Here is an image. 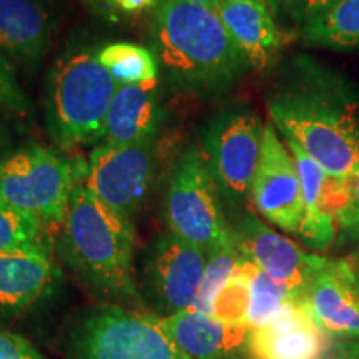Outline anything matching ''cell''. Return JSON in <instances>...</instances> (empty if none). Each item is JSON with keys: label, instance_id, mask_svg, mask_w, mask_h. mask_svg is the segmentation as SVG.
<instances>
[{"label": "cell", "instance_id": "obj_16", "mask_svg": "<svg viewBox=\"0 0 359 359\" xmlns=\"http://www.w3.org/2000/svg\"><path fill=\"white\" fill-rule=\"evenodd\" d=\"M160 321L191 359H230L246 348L250 334L248 325H228L195 309H183Z\"/></svg>", "mask_w": 359, "mask_h": 359}, {"label": "cell", "instance_id": "obj_28", "mask_svg": "<svg viewBox=\"0 0 359 359\" xmlns=\"http://www.w3.org/2000/svg\"><path fill=\"white\" fill-rule=\"evenodd\" d=\"M0 110L25 116L30 111V100L17 80L11 58L0 50Z\"/></svg>", "mask_w": 359, "mask_h": 359}, {"label": "cell", "instance_id": "obj_18", "mask_svg": "<svg viewBox=\"0 0 359 359\" xmlns=\"http://www.w3.org/2000/svg\"><path fill=\"white\" fill-rule=\"evenodd\" d=\"M155 83L118 85L111 98L103 143L137 145L155 140L161 122V105Z\"/></svg>", "mask_w": 359, "mask_h": 359}, {"label": "cell", "instance_id": "obj_25", "mask_svg": "<svg viewBox=\"0 0 359 359\" xmlns=\"http://www.w3.org/2000/svg\"><path fill=\"white\" fill-rule=\"evenodd\" d=\"M238 259H240V251L236 248L235 240L210 251L208 257H206L198 296H196V302L191 309L203 314H212L215 296L219 293V290L226 285V281L235 273Z\"/></svg>", "mask_w": 359, "mask_h": 359}, {"label": "cell", "instance_id": "obj_2", "mask_svg": "<svg viewBox=\"0 0 359 359\" xmlns=\"http://www.w3.org/2000/svg\"><path fill=\"white\" fill-rule=\"evenodd\" d=\"M156 57L180 87L201 95L228 90L248 69L218 12L188 0L155 7Z\"/></svg>", "mask_w": 359, "mask_h": 359}, {"label": "cell", "instance_id": "obj_1", "mask_svg": "<svg viewBox=\"0 0 359 359\" xmlns=\"http://www.w3.org/2000/svg\"><path fill=\"white\" fill-rule=\"evenodd\" d=\"M296 67L293 80L269 97V118L285 140L343 182L359 163V92L311 58H298Z\"/></svg>", "mask_w": 359, "mask_h": 359}, {"label": "cell", "instance_id": "obj_23", "mask_svg": "<svg viewBox=\"0 0 359 359\" xmlns=\"http://www.w3.org/2000/svg\"><path fill=\"white\" fill-rule=\"evenodd\" d=\"M97 57L118 85L155 83L158 79V57L143 45L109 43L97 50Z\"/></svg>", "mask_w": 359, "mask_h": 359}, {"label": "cell", "instance_id": "obj_33", "mask_svg": "<svg viewBox=\"0 0 359 359\" xmlns=\"http://www.w3.org/2000/svg\"><path fill=\"white\" fill-rule=\"evenodd\" d=\"M333 359H359V339H353L339 346Z\"/></svg>", "mask_w": 359, "mask_h": 359}, {"label": "cell", "instance_id": "obj_14", "mask_svg": "<svg viewBox=\"0 0 359 359\" xmlns=\"http://www.w3.org/2000/svg\"><path fill=\"white\" fill-rule=\"evenodd\" d=\"M217 12L251 69L263 72L276 64L285 35L264 0H224Z\"/></svg>", "mask_w": 359, "mask_h": 359}, {"label": "cell", "instance_id": "obj_7", "mask_svg": "<svg viewBox=\"0 0 359 359\" xmlns=\"http://www.w3.org/2000/svg\"><path fill=\"white\" fill-rule=\"evenodd\" d=\"M218 187L205 156L190 147L175 165L165 195V218L170 233L206 255L235 240L223 217Z\"/></svg>", "mask_w": 359, "mask_h": 359}, {"label": "cell", "instance_id": "obj_37", "mask_svg": "<svg viewBox=\"0 0 359 359\" xmlns=\"http://www.w3.org/2000/svg\"><path fill=\"white\" fill-rule=\"evenodd\" d=\"M103 2H105V0H103Z\"/></svg>", "mask_w": 359, "mask_h": 359}, {"label": "cell", "instance_id": "obj_4", "mask_svg": "<svg viewBox=\"0 0 359 359\" xmlns=\"http://www.w3.org/2000/svg\"><path fill=\"white\" fill-rule=\"evenodd\" d=\"M118 83L93 50H72L57 60L47 85V132L60 148L102 140Z\"/></svg>", "mask_w": 359, "mask_h": 359}, {"label": "cell", "instance_id": "obj_9", "mask_svg": "<svg viewBox=\"0 0 359 359\" xmlns=\"http://www.w3.org/2000/svg\"><path fill=\"white\" fill-rule=\"evenodd\" d=\"M155 167V140L137 145L100 143L90 154L83 185L130 219L150 193Z\"/></svg>", "mask_w": 359, "mask_h": 359}, {"label": "cell", "instance_id": "obj_35", "mask_svg": "<svg viewBox=\"0 0 359 359\" xmlns=\"http://www.w3.org/2000/svg\"><path fill=\"white\" fill-rule=\"evenodd\" d=\"M188 2L198 4V6H205L208 8H213V11H217L218 8V0H188Z\"/></svg>", "mask_w": 359, "mask_h": 359}, {"label": "cell", "instance_id": "obj_20", "mask_svg": "<svg viewBox=\"0 0 359 359\" xmlns=\"http://www.w3.org/2000/svg\"><path fill=\"white\" fill-rule=\"evenodd\" d=\"M53 22L42 0H0V50L25 65L39 64Z\"/></svg>", "mask_w": 359, "mask_h": 359}, {"label": "cell", "instance_id": "obj_30", "mask_svg": "<svg viewBox=\"0 0 359 359\" xmlns=\"http://www.w3.org/2000/svg\"><path fill=\"white\" fill-rule=\"evenodd\" d=\"M336 2H339V0H298V4H296L294 19L304 24V22L311 19V17L320 15L321 12L327 11V8L334 6Z\"/></svg>", "mask_w": 359, "mask_h": 359}, {"label": "cell", "instance_id": "obj_3", "mask_svg": "<svg viewBox=\"0 0 359 359\" xmlns=\"http://www.w3.org/2000/svg\"><path fill=\"white\" fill-rule=\"evenodd\" d=\"M62 251L92 290L115 302H138L132 222L114 212L80 182L62 226Z\"/></svg>", "mask_w": 359, "mask_h": 359}, {"label": "cell", "instance_id": "obj_17", "mask_svg": "<svg viewBox=\"0 0 359 359\" xmlns=\"http://www.w3.org/2000/svg\"><path fill=\"white\" fill-rule=\"evenodd\" d=\"M302 178L303 219L298 236L311 250H327L338 235L333 206L334 180L293 140H285Z\"/></svg>", "mask_w": 359, "mask_h": 359}, {"label": "cell", "instance_id": "obj_8", "mask_svg": "<svg viewBox=\"0 0 359 359\" xmlns=\"http://www.w3.org/2000/svg\"><path fill=\"white\" fill-rule=\"evenodd\" d=\"M264 125L246 107H235L217 114L203 133V154L218 190L228 198L243 200L262 154Z\"/></svg>", "mask_w": 359, "mask_h": 359}, {"label": "cell", "instance_id": "obj_11", "mask_svg": "<svg viewBox=\"0 0 359 359\" xmlns=\"http://www.w3.org/2000/svg\"><path fill=\"white\" fill-rule=\"evenodd\" d=\"M250 196L264 219L283 231L298 235L303 219L302 178L293 154L273 123H264L262 154Z\"/></svg>", "mask_w": 359, "mask_h": 359}, {"label": "cell", "instance_id": "obj_29", "mask_svg": "<svg viewBox=\"0 0 359 359\" xmlns=\"http://www.w3.org/2000/svg\"><path fill=\"white\" fill-rule=\"evenodd\" d=\"M0 359H45L32 344L19 334L0 331Z\"/></svg>", "mask_w": 359, "mask_h": 359}, {"label": "cell", "instance_id": "obj_21", "mask_svg": "<svg viewBox=\"0 0 359 359\" xmlns=\"http://www.w3.org/2000/svg\"><path fill=\"white\" fill-rule=\"evenodd\" d=\"M303 39L309 45L334 52L359 48V0H339L327 11L303 24Z\"/></svg>", "mask_w": 359, "mask_h": 359}, {"label": "cell", "instance_id": "obj_26", "mask_svg": "<svg viewBox=\"0 0 359 359\" xmlns=\"http://www.w3.org/2000/svg\"><path fill=\"white\" fill-rule=\"evenodd\" d=\"M250 302L251 294L248 280L236 263L235 273L215 296L210 316L218 321L228 323V325H248Z\"/></svg>", "mask_w": 359, "mask_h": 359}, {"label": "cell", "instance_id": "obj_22", "mask_svg": "<svg viewBox=\"0 0 359 359\" xmlns=\"http://www.w3.org/2000/svg\"><path fill=\"white\" fill-rule=\"evenodd\" d=\"M238 268L243 271L250 285V327L269 325L299 303V299L294 298L285 286L269 278L257 264L251 263L241 255L238 259Z\"/></svg>", "mask_w": 359, "mask_h": 359}, {"label": "cell", "instance_id": "obj_19", "mask_svg": "<svg viewBox=\"0 0 359 359\" xmlns=\"http://www.w3.org/2000/svg\"><path fill=\"white\" fill-rule=\"evenodd\" d=\"M52 255L0 253V320H11L42 299L55 285Z\"/></svg>", "mask_w": 359, "mask_h": 359}, {"label": "cell", "instance_id": "obj_24", "mask_svg": "<svg viewBox=\"0 0 359 359\" xmlns=\"http://www.w3.org/2000/svg\"><path fill=\"white\" fill-rule=\"evenodd\" d=\"M52 255V233L34 215L0 200V253Z\"/></svg>", "mask_w": 359, "mask_h": 359}, {"label": "cell", "instance_id": "obj_15", "mask_svg": "<svg viewBox=\"0 0 359 359\" xmlns=\"http://www.w3.org/2000/svg\"><path fill=\"white\" fill-rule=\"evenodd\" d=\"M245 349L251 359H325L330 336L298 303L269 325L250 327Z\"/></svg>", "mask_w": 359, "mask_h": 359}, {"label": "cell", "instance_id": "obj_12", "mask_svg": "<svg viewBox=\"0 0 359 359\" xmlns=\"http://www.w3.org/2000/svg\"><path fill=\"white\" fill-rule=\"evenodd\" d=\"M206 257L198 246L172 233L160 236L151 246L147 281L156 304L167 316L193 308L203 280Z\"/></svg>", "mask_w": 359, "mask_h": 359}, {"label": "cell", "instance_id": "obj_13", "mask_svg": "<svg viewBox=\"0 0 359 359\" xmlns=\"http://www.w3.org/2000/svg\"><path fill=\"white\" fill-rule=\"evenodd\" d=\"M299 303L327 336L359 339V281L348 262L331 259Z\"/></svg>", "mask_w": 359, "mask_h": 359}, {"label": "cell", "instance_id": "obj_36", "mask_svg": "<svg viewBox=\"0 0 359 359\" xmlns=\"http://www.w3.org/2000/svg\"><path fill=\"white\" fill-rule=\"evenodd\" d=\"M219 2H224V0H218V4H219Z\"/></svg>", "mask_w": 359, "mask_h": 359}, {"label": "cell", "instance_id": "obj_31", "mask_svg": "<svg viewBox=\"0 0 359 359\" xmlns=\"http://www.w3.org/2000/svg\"><path fill=\"white\" fill-rule=\"evenodd\" d=\"M105 2L127 13H138L158 6V0H105Z\"/></svg>", "mask_w": 359, "mask_h": 359}, {"label": "cell", "instance_id": "obj_6", "mask_svg": "<svg viewBox=\"0 0 359 359\" xmlns=\"http://www.w3.org/2000/svg\"><path fill=\"white\" fill-rule=\"evenodd\" d=\"M74 359H191L158 316L122 306L90 311L72 331Z\"/></svg>", "mask_w": 359, "mask_h": 359}, {"label": "cell", "instance_id": "obj_27", "mask_svg": "<svg viewBox=\"0 0 359 359\" xmlns=\"http://www.w3.org/2000/svg\"><path fill=\"white\" fill-rule=\"evenodd\" d=\"M333 206L341 238L354 241L359 238V163L343 182H334Z\"/></svg>", "mask_w": 359, "mask_h": 359}, {"label": "cell", "instance_id": "obj_34", "mask_svg": "<svg viewBox=\"0 0 359 359\" xmlns=\"http://www.w3.org/2000/svg\"><path fill=\"white\" fill-rule=\"evenodd\" d=\"M12 145V138L11 133L6 125H4L2 120H0V160H4L8 155V150H11Z\"/></svg>", "mask_w": 359, "mask_h": 359}, {"label": "cell", "instance_id": "obj_10", "mask_svg": "<svg viewBox=\"0 0 359 359\" xmlns=\"http://www.w3.org/2000/svg\"><path fill=\"white\" fill-rule=\"evenodd\" d=\"M233 238L241 257L257 264L299 302L314 278L331 262L304 251L293 240L280 235L251 213L240 219L233 230Z\"/></svg>", "mask_w": 359, "mask_h": 359}, {"label": "cell", "instance_id": "obj_32", "mask_svg": "<svg viewBox=\"0 0 359 359\" xmlns=\"http://www.w3.org/2000/svg\"><path fill=\"white\" fill-rule=\"evenodd\" d=\"M268 4L269 11L273 12V15H280V13H291L294 17L296 12V4L298 0H264Z\"/></svg>", "mask_w": 359, "mask_h": 359}, {"label": "cell", "instance_id": "obj_5", "mask_svg": "<svg viewBox=\"0 0 359 359\" xmlns=\"http://www.w3.org/2000/svg\"><path fill=\"white\" fill-rule=\"evenodd\" d=\"M87 167L52 148L30 145L0 160V200L34 215L48 231H60L72 193Z\"/></svg>", "mask_w": 359, "mask_h": 359}]
</instances>
